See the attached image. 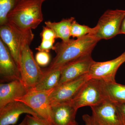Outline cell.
Returning <instances> with one entry per match:
<instances>
[{"label":"cell","mask_w":125,"mask_h":125,"mask_svg":"<svg viewBox=\"0 0 125 125\" xmlns=\"http://www.w3.org/2000/svg\"><path fill=\"white\" fill-rule=\"evenodd\" d=\"M100 40L93 34L75 40L58 42L54 45L56 55L50 63V69L61 68L71 62L91 55Z\"/></svg>","instance_id":"1"},{"label":"cell","mask_w":125,"mask_h":125,"mask_svg":"<svg viewBox=\"0 0 125 125\" xmlns=\"http://www.w3.org/2000/svg\"><path fill=\"white\" fill-rule=\"evenodd\" d=\"M90 107L94 125H123L116 105L107 99Z\"/></svg>","instance_id":"9"},{"label":"cell","mask_w":125,"mask_h":125,"mask_svg":"<svg viewBox=\"0 0 125 125\" xmlns=\"http://www.w3.org/2000/svg\"><path fill=\"white\" fill-rule=\"evenodd\" d=\"M120 34H125V15L123 18L121 24Z\"/></svg>","instance_id":"27"},{"label":"cell","mask_w":125,"mask_h":125,"mask_svg":"<svg viewBox=\"0 0 125 125\" xmlns=\"http://www.w3.org/2000/svg\"><path fill=\"white\" fill-rule=\"evenodd\" d=\"M18 125H28L27 117L26 115L25 116V117L24 118L22 122Z\"/></svg>","instance_id":"28"},{"label":"cell","mask_w":125,"mask_h":125,"mask_svg":"<svg viewBox=\"0 0 125 125\" xmlns=\"http://www.w3.org/2000/svg\"><path fill=\"white\" fill-rule=\"evenodd\" d=\"M89 78L87 74L57 85L54 89L49 97L51 106L71 102L84 84Z\"/></svg>","instance_id":"10"},{"label":"cell","mask_w":125,"mask_h":125,"mask_svg":"<svg viewBox=\"0 0 125 125\" xmlns=\"http://www.w3.org/2000/svg\"><path fill=\"white\" fill-rule=\"evenodd\" d=\"M0 37L19 67L22 51L26 46H30L34 37L32 30L21 29L8 22L0 26Z\"/></svg>","instance_id":"3"},{"label":"cell","mask_w":125,"mask_h":125,"mask_svg":"<svg viewBox=\"0 0 125 125\" xmlns=\"http://www.w3.org/2000/svg\"><path fill=\"white\" fill-rule=\"evenodd\" d=\"M55 42L51 40H42V42L38 47L36 48L38 51H43L49 52L51 50H54V43Z\"/></svg>","instance_id":"24"},{"label":"cell","mask_w":125,"mask_h":125,"mask_svg":"<svg viewBox=\"0 0 125 125\" xmlns=\"http://www.w3.org/2000/svg\"><path fill=\"white\" fill-rule=\"evenodd\" d=\"M123 125H125V102L115 104Z\"/></svg>","instance_id":"25"},{"label":"cell","mask_w":125,"mask_h":125,"mask_svg":"<svg viewBox=\"0 0 125 125\" xmlns=\"http://www.w3.org/2000/svg\"><path fill=\"white\" fill-rule=\"evenodd\" d=\"M19 69L21 81L29 89L36 87L44 74L43 70L36 62L29 45L22 51Z\"/></svg>","instance_id":"5"},{"label":"cell","mask_w":125,"mask_h":125,"mask_svg":"<svg viewBox=\"0 0 125 125\" xmlns=\"http://www.w3.org/2000/svg\"><path fill=\"white\" fill-rule=\"evenodd\" d=\"M54 89L37 90L30 89L24 96L16 99L24 103L36 112L39 116L52 123L49 97Z\"/></svg>","instance_id":"7"},{"label":"cell","mask_w":125,"mask_h":125,"mask_svg":"<svg viewBox=\"0 0 125 125\" xmlns=\"http://www.w3.org/2000/svg\"><path fill=\"white\" fill-rule=\"evenodd\" d=\"M83 119L85 123L84 125H94L91 116L88 114H84L83 115Z\"/></svg>","instance_id":"26"},{"label":"cell","mask_w":125,"mask_h":125,"mask_svg":"<svg viewBox=\"0 0 125 125\" xmlns=\"http://www.w3.org/2000/svg\"><path fill=\"white\" fill-rule=\"evenodd\" d=\"M125 10H108L99 19L93 34L99 40L110 39L118 34Z\"/></svg>","instance_id":"6"},{"label":"cell","mask_w":125,"mask_h":125,"mask_svg":"<svg viewBox=\"0 0 125 125\" xmlns=\"http://www.w3.org/2000/svg\"><path fill=\"white\" fill-rule=\"evenodd\" d=\"M43 0H20L7 16L9 22L21 29H36L43 20Z\"/></svg>","instance_id":"2"},{"label":"cell","mask_w":125,"mask_h":125,"mask_svg":"<svg viewBox=\"0 0 125 125\" xmlns=\"http://www.w3.org/2000/svg\"><path fill=\"white\" fill-rule=\"evenodd\" d=\"M20 0H0V26L8 22L7 16Z\"/></svg>","instance_id":"19"},{"label":"cell","mask_w":125,"mask_h":125,"mask_svg":"<svg viewBox=\"0 0 125 125\" xmlns=\"http://www.w3.org/2000/svg\"><path fill=\"white\" fill-rule=\"evenodd\" d=\"M102 82L107 99L114 104L125 102V85L116 82Z\"/></svg>","instance_id":"18"},{"label":"cell","mask_w":125,"mask_h":125,"mask_svg":"<svg viewBox=\"0 0 125 125\" xmlns=\"http://www.w3.org/2000/svg\"><path fill=\"white\" fill-rule=\"evenodd\" d=\"M125 62V51L117 58L107 61H94L88 75L90 78L105 83L116 82L115 78L118 68Z\"/></svg>","instance_id":"8"},{"label":"cell","mask_w":125,"mask_h":125,"mask_svg":"<svg viewBox=\"0 0 125 125\" xmlns=\"http://www.w3.org/2000/svg\"><path fill=\"white\" fill-rule=\"evenodd\" d=\"M95 28H90L85 25H81L75 20L72 24L71 35L73 38H81L89 34L93 33Z\"/></svg>","instance_id":"20"},{"label":"cell","mask_w":125,"mask_h":125,"mask_svg":"<svg viewBox=\"0 0 125 125\" xmlns=\"http://www.w3.org/2000/svg\"><path fill=\"white\" fill-rule=\"evenodd\" d=\"M78 109L71 101L51 105L52 123L53 125H78L76 120Z\"/></svg>","instance_id":"14"},{"label":"cell","mask_w":125,"mask_h":125,"mask_svg":"<svg viewBox=\"0 0 125 125\" xmlns=\"http://www.w3.org/2000/svg\"><path fill=\"white\" fill-rule=\"evenodd\" d=\"M44 74L34 89L37 90H49L55 88L60 80L61 68L43 70Z\"/></svg>","instance_id":"16"},{"label":"cell","mask_w":125,"mask_h":125,"mask_svg":"<svg viewBox=\"0 0 125 125\" xmlns=\"http://www.w3.org/2000/svg\"><path fill=\"white\" fill-rule=\"evenodd\" d=\"M29 89L21 80H15L0 84V109L9 103L23 97Z\"/></svg>","instance_id":"15"},{"label":"cell","mask_w":125,"mask_h":125,"mask_svg":"<svg viewBox=\"0 0 125 125\" xmlns=\"http://www.w3.org/2000/svg\"><path fill=\"white\" fill-rule=\"evenodd\" d=\"M28 125H53L45 118L39 116H33L27 114Z\"/></svg>","instance_id":"22"},{"label":"cell","mask_w":125,"mask_h":125,"mask_svg":"<svg viewBox=\"0 0 125 125\" xmlns=\"http://www.w3.org/2000/svg\"><path fill=\"white\" fill-rule=\"evenodd\" d=\"M74 20V18L71 17L63 19L57 22L47 21L45 23L46 27L51 29L55 32L56 39L60 38L63 42H67L70 39L72 24Z\"/></svg>","instance_id":"17"},{"label":"cell","mask_w":125,"mask_h":125,"mask_svg":"<svg viewBox=\"0 0 125 125\" xmlns=\"http://www.w3.org/2000/svg\"><path fill=\"white\" fill-rule=\"evenodd\" d=\"M44 0L45 1L47 0Z\"/></svg>","instance_id":"29"},{"label":"cell","mask_w":125,"mask_h":125,"mask_svg":"<svg viewBox=\"0 0 125 125\" xmlns=\"http://www.w3.org/2000/svg\"><path fill=\"white\" fill-rule=\"evenodd\" d=\"M35 60L40 66L45 67L49 64L51 61V57L49 52L38 51L36 54Z\"/></svg>","instance_id":"21"},{"label":"cell","mask_w":125,"mask_h":125,"mask_svg":"<svg viewBox=\"0 0 125 125\" xmlns=\"http://www.w3.org/2000/svg\"><path fill=\"white\" fill-rule=\"evenodd\" d=\"M38 116V114L24 103L15 101L0 109V125H15L23 114Z\"/></svg>","instance_id":"13"},{"label":"cell","mask_w":125,"mask_h":125,"mask_svg":"<svg viewBox=\"0 0 125 125\" xmlns=\"http://www.w3.org/2000/svg\"><path fill=\"white\" fill-rule=\"evenodd\" d=\"M94 61L90 55L76 59L63 66L61 67L58 85L88 74Z\"/></svg>","instance_id":"12"},{"label":"cell","mask_w":125,"mask_h":125,"mask_svg":"<svg viewBox=\"0 0 125 125\" xmlns=\"http://www.w3.org/2000/svg\"><path fill=\"white\" fill-rule=\"evenodd\" d=\"M0 76L1 82L21 81L19 67L9 48L0 39Z\"/></svg>","instance_id":"11"},{"label":"cell","mask_w":125,"mask_h":125,"mask_svg":"<svg viewBox=\"0 0 125 125\" xmlns=\"http://www.w3.org/2000/svg\"><path fill=\"white\" fill-rule=\"evenodd\" d=\"M106 99L102 81L89 78L71 102L78 109L83 107H91L98 105Z\"/></svg>","instance_id":"4"},{"label":"cell","mask_w":125,"mask_h":125,"mask_svg":"<svg viewBox=\"0 0 125 125\" xmlns=\"http://www.w3.org/2000/svg\"><path fill=\"white\" fill-rule=\"evenodd\" d=\"M42 40H51L55 42L56 38L55 33L51 29L46 27H43L40 33Z\"/></svg>","instance_id":"23"}]
</instances>
